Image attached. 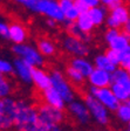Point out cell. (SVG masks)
Wrapping results in <instances>:
<instances>
[{
  "instance_id": "7c38bea8",
  "label": "cell",
  "mask_w": 130,
  "mask_h": 131,
  "mask_svg": "<svg viewBox=\"0 0 130 131\" xmlns=\"http://www.w3.org/2000/svg\"><path fill=\"white\" fill-rule=\"evenodd\" d=\"M34 67L29 64L28 62H26L25 60L16 57L13 61V73L15 74L18 79L21 82L29 84L32 83V70Z\"/></svg>"
},
{
  "instance_id": "ee69618b",
  "label": "cell",
  "mask_w": 130,
  "mask_h": 131,
  "mask_svg": "<svg viewBox=\"0 0 130 131\" xmlns=\"http://www.w3.org/2000/svg\"><path fill=\"white\" fill-rule=\"evenodd\" d=\"M129 38H130V35H129Z\"/></svg>"
},
{
  "instance_id": "4fadbf2b",
  "label": "cell",
  "mask_w": 130,
  "mask_h": 131,
  "mask_svg": "<svg viewBox=\"0 0 130 131\" xmlns=\"http://www.w3.org/2000/svg\"><path fill=\"white\" fill-rule=\"evenodd\" d=\"M88 81L89 84L96 88H102V87H109L111 83V73L107 71L104 69L94 67L92 73L88 75Z\"/></svg>"
},
{
  "instance_id": "b9f144b4",
  "label": "cell",
  "mask_w": 130,
  "mask_h": 131,
  "mask_svg": "<svg viewBox=\"0 0 130 131\" xmlns=\"http://www.w3.org/2000/svg\"><path fill=\"white\" fill-rule=\"evenodd\" d=\"M125 1H127V3H128V4H130V0H125Z\"/></svg>"
},
{
  "instance_id": "d4e9b609",
  "label": "cell",
  "mask_w": 130,
  "mask_h": 131,
  "mask_svg": "<svg viewBox=\"0 0 130 131\" xmlns=\"http://www.w3.org/2000/svg\"><path fill=\"white\" fill-rule=\"evenodd\" d=\"M116 112V117L121 123H125L127 124L130 121V105L128 102H121L119 105L117 106V109L115 110Z\"/></svg>"
},
{
  "instance_id": "7402d4cb",
  "label": "cell",
  "mask_w": 130,
  "mask_h": 131,
  "mask_svg": "<svg viewBox=\"0 0 130 131\" xmlns=\"http://www.w3.org/2000/svg\"><path fill=\"white\" fill-rule=\"evenodd\" d=\"M75 24L77 25V27L84 33H90L94 28V24H93L92 19H90L88 12L86 13H80V15L77 16Z\"/></svg>"
},
{
  "instance_id": "2e32d148",
  "label": "cell",
  "mask_w": 130,
  "mask_h": 131,
  "mask_svg": "<svg viewBox=\"0 0 130 131\" xmlns=\"http://www.w3.org/2000/svg\"><path fill=\"white\" fill-rule=\"evenodd\" d=\"M7 38L15 43H24L27 40V30L21 24H12L8 27V35Z\"/></svg>"
},
{
  "instance_id": "484cf974",
  "label": "cell",
  "mask_w": 130,
  "mask_h": 131,
  "mask_svg": "<svg viewBox=\"0 0 130 131\" xmlns=\"http://www.w3.org/2000/svg\"><path fill=\"white\" fill-rule=\"evenodd\" d=\"M109 87H110L111 91L114 93V95L116 96V98L119 102H127L130 98L129 93H128L127 89H125L123 85L118 84V83H116V82H111Z\"/></svg>"
},
{
  "instance_id": "603a6c76",
  "label": "cell",
  "mask_w": 130,
  "mask_h": 131,
  "mask_svg": "<svg viewBox=\"0 0 130 131\" xmlns=\"http://www.w3.org/2000/svg\"><path fill=\"white\" fill-rule=\"evenodd\" d=\"M38 50L43 56H52L56 52L55 45L48 39H41L38 41Z\"/></svg>"
},
{
  "instance_id": "5bb4252c",
  "label": "cell",
  "mask_w": 130,
  "mask_h": 131,
  "mask_svg": "<svg viewBox=\"0 0 130 131\" xmlns=\"http://www.w3.org/2000/svg\"><path fill=\"white\" fill-rule=\"evenodd\" d=\"M42 97H43L45 103L54 106V108H57V109H61V110L65 109V106H66L65 100L61 97V95L52 85L48 87L47 89L42 90Z\"/></svg>"
},
{
  "instance_id": "83f0119b",
  "label": "cell",
  "mask_w": 130,
  "mask_h": 131,
  "mask_svg": "<svg viewBox=\"0 0 130 131\" xmlns=\"http://www.w3.org/2000/svg\"><path fill=\"white\" fill-rule=\"evenodd\" d=\"M13 90L12 83L6 77V75L0 73V98L5 97V96H9Z\"/></svg>"
},
{
  "instance_id": "e575fe53",
  "label": "cell",
  "mask_w": 130,
  "mask_h": 131,
  "mask_svg": "<svg viewBox=\"0 0 130 131\" xmlns=\"http://www.w3.org/2000/svg\"><path fill=\"white\" fill-rule=\"evenodd\" d=\"M74 5H75V7L77 8V11H79L80 13H86V12L89 11V7H88L82 0H74Z\"/></svg>"
},
{
  "instance_id": "8992f818",
  "label": "cell",
  "mask_w": 130,
  "mask_h": 131,
  "mask_svg": "<svg viewBox=\"0 0 130 131\" xmlns=\"http://www.w3.org/2000/svg\"><path fill=\"white\" fill-rule=\"evenodd\" d=\"M49 75H51V85L61 95L66 103L73 101L75 97V91L72 88L69 81L66 80L65 75L59 70H53Z\"/></svg>"
},
{
  "instance_id": "30bf717a",
  "label": "cell",
  "mask_w": 130,
  "mask_h": 131,
  "mask_svg": "<svg viewBox=\"0 0 130 131\" xmlns=\"http://www.w3.org/2000/svg\"><path fill=\"white\" fill-rule=\"evenodd\" d=\"M68 110H69L71 116L79 124H81V125L89 124L92 117H90L89 110H88L87 105L84 104V102L73 100V101H71L69 104H68Z\"/></svg>"
},
{
  "instance_id": "7bdbcfd3",
  "label": "cell",
  "mask_w": 130,
  "mask_h": 131,
  "mask_svg": "<svg viewBox=\"0 0 130 131\" xmlns=\"http://www.w3.org/2000/svg\"><path fill=\"white\" fill-rule=\"evenodd\" d=\"M72 1H74V0H72Z\"/></svg>"
},
{
  "instance_id": "ba28073f",
  "label": "cell",
  "mask_w": 130,
  "mask_h": 131,
  "mask_svg": "<svg viewBox=\"0 0 130 131\" xmlns=\"http://www.w3.org/2000/svg\"><path fill=\"white\" fill-rule=\"evenodd\" d=\"M89 94H92L94 97L97 98L109 111H115L117 109V106L119 105V103H121L116 98V96L114 95V93L111 91L110 87L96 88L92 85L89 88Z\"/></svg>"
},
{
  "instance_id": "d6986e66",
  "label": "cell",
  "mask_w": 130,
  "mask_h": 131,
  "mask_svg": "<svg viewBox=\"0 0 130 131\" xmlns=\"http://www.w3.org/2000/svg\"><path fill=\"white\" fill-rule=\"evenodd\" d=\"M88 14H89L94 26H100V25H102L103 22L106 21L107 9H106V7L101 6V4H100L97 6L90 7L89 11H88Z\"/></svg>"
},
{
  "instance_id": "f546056e",
  "label": "cell",
  "mask_w": 130,
  "mask_h": 131,
  "mask_svg": "<svg viewBox=\"0 0 130 131\" xmlns=\"http://www.w3.org/2000/svg\"><path fill=\"white\" fill-rule=\"evenodd\" d=\"M80 15V12L77 11V8L75 7V5H72L69 8H67L63 12V16H65V21L66 22H74L76 21L77 16Z\"/></svg>"
},
{
  "instance_id": "3957f363",
  "label": "cell",
  "mask_w": 130,
  "mask_h": 131,
  "mask_svg": "<svg viewBox=\"0 0 130 131\" xmlns=\"http://www.w3.org/2000/svg\"><path fill=\"white\" fill-rule=\"evenodd\" d=\"M27 9L45 15L46 18L54 19L56 22H63L65 16L63 12L60 8L57 0H32Z\"/></svg>"
},
{
  "instance_id": "ffe728a7",
  "label": "cell",
  "mask_w": 130,
  "mask_h": 131,
  "mask_svg": "<svg viewBox=\"0 0 130 131\" xmlns=\"http://www.w3.org/2000/svg\"><path fill=\"white\" fill-rule=\"evenodd\" d=\"M108 45H109V48H113L115 50L121 52V50H123L125 47H128L130 45V38L124 32H119L117 34V36H115Z\"/></svg>"
},
{
  "instance_id": "6da1fadb",
  "label": "cell",
  "mask_w": 130,
  "mask_h": 131,
  "mask_svg": "<svg viewBox=\"0 0 130 131\" xmlns=\"http://www.w3.org/2000/svg\"><path fill=\"white\" fill-rule=\"evenodd\" d=\"M13 126L16 130L39 131L38 109L26 101H16Z\"/></svg>"
},
{
  "instance_id": "4316f807",
  "label": "cell",
  "mask_w": 130,
  "mask_h": 131,
  "mask_svg": "<svg viewBox=\"0 0 130 131\" xmlns=\"http://www.w3.org/2000/svg\"><path fill=\"white\" fill-rule=\"evenodd\" d=\"M66 75H67L68 80L76 85H81L82 83H83L84 79H86L80 71H77L75 68H73L72 66H69V67L67 68V70H66Z\"/></svg>"
},
{
  "instance_id": "ab89813d",
  "label": "cell",
  "mask_w": 130,
  "mask_h": 131,
  "mask_svg": "<svg viewBox=\"0 0 130 131\" xmlns=\"http://www.w3.org/2000/svg\"><path fill=\"white\" fill-rule=\"evenodd\" d=\"M15 1H16L18 4H20V5H24L25 7H26V6H27V4L29 3L31 0H15Z\"/></svg>"
},
{
  "instance_id": "8d00e7d4",
  "label": "cell",
  "mask_w": 130,
  "mask_h": 131,
  "mask_svg": "<svg viewBox=\"0 0 130 131\" xmlns=\"http://www.w3.org/2000/svg\"><path fill=\"white\" fill-rule=\"evenodd\" d=\"M84 4H86L88 7H94V6H97V5H100V0H82Z\"/></svg>"
},
{
  "instance_id": "4dcf8cb0",
  "label": "cell",
  "mask_w": 130,
  "mask_h": 131,
  "mask_svg": "<svg viewBox=\"0 0 130 131\" xmlns=\"http://www.w3.org/2000/svg\"><path fill=\"white\" fill-rule=\"evenodd\" d=\"M104 54H106V56L108 57L109 61H110L111 63H114L115 66L118 67V64H119V52L118 50H115V49H113V48H109Z\"/></svg>"
},
{
  "instance_id": "d6a6232c",
  "label": "cell",
  "mask_w": 130,
  "mask_h": 131,
  "mask_svg": "<svg viewBox=\"0 0 130 131\" xmlns=\"http://www.w3.org/2000/svg\"><path fill=\"white\" fill-rule=\"evenodd\" d=\"M118 33H119L118 28H108V30L104 33V40H106L107 43H109L115 36H117Z\"/></svg>"
},
{
  "instance_id": "9a60e30c",
  "label": "cell",
  "mask_w": 130,
  "mask_h": 131,
  "mask_svg": "<svg viewBox=\"0 0 130 131\" xmlns=\"http://www.w3.org/2000/svg\"><path fill=\"white\" fill-rule=\"evenodd\" d=\"M32 83H34L35 87L42 91L51 87V75L40 67H34L32 70Z\"/></svg>"
},
{
  "instance_id": "f1b7e54d",
  "label": "cell",
  "mask_w": 130,
  "mask_h": 131,
  "mask_svg": "<svg viewBox=\"0 0 130 131\" xmlns=\"http://www.w3.org/2000/svg\"><path fill=\"white\" fill-rule=\"evenodd\" d=\"M118 67H122L123 69L130 74V45L125 47L123 50L119 52V64Z\"/></svg>"
},
{
  "instance_id": "277c9868",
  "label": "cell",
  "mask_w": 130,
  "mask_h": 131,
  "mask_svg": "<svg viewBox=\"0 0 130 131\" xmlns=\"http://www.w3.org/2000/svg\"><path fill=\"white\" fill-rule=\"evenodd\" d=\"M84 104L87 105L88 110H89L90 117L97 123L101 126H107L110 121V116H109V110L103 105L96 97L92 95V94H87L84 96Z\"/></svg>"
},
{
  "instance_id": "60d3db41",
  "label": "cell",
  "mask_w": 130,
  "mask_h": 131,
  "mask_svg": "<svg viewBox=\"0 0 130 131\" xmlns=\"http://www.w3.org/2000/svg\"><path fill=\"white\" fill-rule=\"evenodd\" d=\"M127 124H128V129H129V130H130V121L127 123Z\"/></svg>"
},
{
  "instance_id": "7a4b0ae2",
  "label": "cell",
  "mask_w": 130,
  "mask_h": 131,
  "mask_svg": "<svg viewBox=\"0 0 130 131\" xmlns=\"http://www.w3.org/2000/svg\"><path fill=\"white\" fill-rule=\"evenodd\" d=\"M39 131H56L60 130V124L65 119L63 110L54 108L45 103L38 108Z\"/></svg>"
},
{
  "instance_id": "d590c367",
  "label": "cell",
  "mask_w": 130,
  "mask_h": 131,
  "mask_svg": "<svg viewBox=\"0 0 130 131\" xmlns=\"http://www.w3.org/2000/svg\"><path fill=\"white\" fill-rule=\"evenodd\" d=\"M8 26L5 21L0 20V36H4V38H7L8 35Z\"/></svg>"
},
{
  "instance_id": "74e56055",
  "label": "cell",
  "mask_w": 130,
  "mask_h": 131,
  "mask_svg": "<svg viewBox=\"0 0 130 131\" xmlns=\"http://www.w3.org/2000/svg\"><path fill=\"white\" fill-rule=\"evenodd\" d=\"M122 27H123V32H124L125 34L129 36V35H130V18L127 20V22L123 25Z\"/></svg>"
},
{
  "instance_id": "836d02e7",
  "label": "cell",
  "mask_w": 130,
  "mask_h": 131,
  "mask_svg": "<svg viewBox=\"0 0 130 131\" xmlns=\"http://www.w3.org/2000/svg\"><path fill=\"white\" fill-rule=\"evenodd\" d=\"M100 3L102 4L103 6L108 7L109 9H111V8H114V7H116V6L123 4V0H100Z\"/></svg>"
},
{
  "instance_id": "f35d334b",
  "label": "cell",
  "mask_w": 130,
  "mask_h": 131,
  "mask_svg": "<svg viewBox=\"0 0 130 131\" xmlns=\"http://www.w3.org/2000/svg\"><path fill=\"white\" fill-rule=\"evenodd\" d=\"M56 24L57 22L55 21L54 19H51V18H47V20H46V25L48 26V27H51V28H54L55 26H56Z\"/></svg>"
},
{
  "instance_id": "1f68e13d",
  "label": "cell",
  "mask_w": 130,
  "mask_h": 131,
  "mask_svg": "<svg viewBox=\"0 0 130 131\" xmlns=\"http://www.w3.org/2000/svg\"><path fill=\"white\" fill-rule=\"evenodd\" d=\"M0 73L4 75H9L13 73V63H11L9 61L0 59Z\"/></svg>"
},
{
  "instance_id": "e0dca14e",
  "label": "cell",
  "mask_w": 130,
  "mask_h": 131,
  "mask_svg": "<svg viewBox=\"0 0 130 131\" xmlns=\"http://www.w3.org/2000/svg\"><path fill=\"white\" fill-rule=\"evenodd\" d=\"M71 66L77 71H80L86 79L94 69V64L87 59H84V56H74V59L71 62Z\"/></svg>"
},
{
  "instance_id": "5b68a950",
  "label": "cell",
  "mask_w": 130,
  "mask_h": 131,
  "mask_svg": "<svg viewBox=\"0 0 130 131\" xmlns=\"http://www.w3.org/2000/svg\"><path fill=\"white\" fill-rule=\"evenodd\" d=\"M12 52L15 54L16 57H20L26 62H28L32 67H41L45 62L43 55L38 50V48H34L33 46L24 43H15L12 47Z\"/></svg>"
},
{
  "instance_id": "44dd1931",
  "label": "cell",
  "mask_w": 130,
  "mask_h": 131,
  "mask_svg": "<svg viewBox=\"0 0 130 131\" xmlns=\"http://www.w3.org/2000/svg\"><path fill=\"white\" fill-rule=\"evenodd\" d=\"M66 28H67V32H68V34H69V35L74 36V38L80 39V40L84 41V42H87V43H88V42L90 41V39H92L90 33L82 32V30L77 27V25L75 24V21H74V22H67Z\"/></svg>"
},
{
  "instance_id": "9c48e42d",
  "label": "cell",
  "mask_w": 130,
  "mask_h": 131,
  "mask_svg": "<svg viewBox=\"0 0 130 131\" xmlns=\"http://www.w3.org/2000/svg\"><path fill=\"white\" fill-rule=\"evenodd\" d=\"M130 18V9L125 5L116 6L111 8L110 13L107 14L106 18V25L108 28H121L123 25L127 22V20Z\"/></svg>"
},
{
  "instance_id": "8fae6325",
  "label": "cell",
  "mask_w": 130,
  "mask_h": 131,
  "mask_svg": "<svg viewBox=\"0 0 130 131\" xmlns=\"http://www.w3.org/2000/svg\"><path fill=\"white\" fill-rule=\"evenodd\" d=\"M63 48L67 50L69 54H72L73 56H84L89 54V47L87 45V42L80 40L77 38H74L72 35H68L67 38H65L62 42Z\"/></svg>"
},
{
  "instance_id": "cb8c5ba5",
  "label": "cell",
  "mask_w": 130,
  "mask_h": 131,
  "mask_svg": "<svg viewBox=\"0 0 130 131\" xmlns=\"http://www.w3.org/2000/svg\"><path fill=\"white\" fill-rule=\"evenodd\" d=\"M94 67H97V68H101V69H104L107 71H113L117 68V66H115L114 63H111L109 61V59L106 56V54H100L94 59Z\"/></svg>"
},
{
  "instance_id": "ac0fdd59",
  "label": "cell",
  "mask_w": 130,
  "mask_h": 131,
  "mask_svg": "<svg viewBox=\"0 0 130 131\" xmlns=\"http://www.w3.org/2000/svg\"><path fill=\"white\" fill-rule=\"evenodd\" d=\"M111 82H116L118 84L123 85L127 89V91L130 95V74L122 67H117L113 73H111Z\"/></svg>"
},
{
  "instance_id": "52a82bcc",
  "label": "cell",
  "mask_w": 130,
  "mask_h": 131,
  "mask_svg": "<svg viewBox=\"0 0 130 131\" xmlns=\"http://www.w3.org/2000/svg\"><path fill=\"white\" fill-rule=\"evenodd\" d=\"M16 101L9 96L0 98V130L13 128Z\"/></svg>"
}]
</instances>
